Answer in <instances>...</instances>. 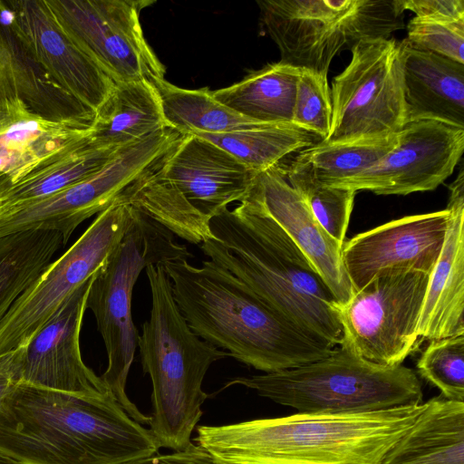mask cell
Returning a JSON list of instances; mask_svg holds the SVG:
<instances>
[{"instance_id":"23","label":"cell","mask_w":464,"mask_h":464,"mask_svg":"<svg viewBox=\"0 0 464 464\" xmlns=\"http://www.w3.org/2000/svg\"><path fill=\"white\" fill-rule=\"evenodd\" d=\"M380 464H464V402L441 395L426 401Z\"/></svg>"},{"instance_id":"38","label":"cell","mask_w":464,"mask_h":464,"mask_svg":"<svg viewBox=\"0 0 464 464\" xmlns=\"http://www.w3.org/2000/svg\"><path fill=\"white\" fill-rule=\"evenodd\" d=\"M25 346L0 354V402L21 381Z\"/></svg>"},{"instance_id":"27","label":"cell","mask_w":464,"mask_h":464,"mask_svg":"<svg viewBox=\"0 0 464 464\" xmlns=\"http://www.w3.org/2000/svg\"><path fill=\"white\" fill-rule=\"evenodd\" d=\"M194 135L215 143L256 173L323 141L315 133L295 123H259L230 132Z\"/></svg>"},{"instance_id":"14","label":"cell","mask_w":464,"mask_h":464,"mask_svg":"<svg viewBox=\"0 0 464 464\" xmlns=\"http://www.w3.org/2000/svg\"><path fill=\"white\" fill-rule=\"evenodd\" d=\"M74 44L115 83L164 78L146 41L140 12L153 0H45Z\"/></svg>"},{"instance_id":"21","label":"cell","mask_w":464,"mask_h":464,"mask_svg":"<svg viewBox=\"0 0 464 464\" xmlns=\"http://www.w3.org/2000/svg\"><path fill=\"white\" fill-rule=\"evenodd\" d=\"M401 44L407 122L436 121L464 129V64Z\"/></svg>"},{"instance_id":"39","label":"cell","mask_w":464,"mask_h":464,"mask_svg":"<svg viewBox=\"0 0 464 464\" xmlns=\"http://www.w3.org/2000/svg\"><path fill=\"white\" fill-rule=\"evenodd\" d=\"M0 464H13V463L0 454Z\"/></svg>"},{"instance_id":"7","label":"cell","mask_w":464,"mask_h":464,"mask_svg":"<svg viewBox=\"0 0 464 464\" xmlns=\"http://www.w3.org/2000/svg\"><path fill=\"white\" fill-rule=\"evenodd\" d=\"M189 257L187 246L177 243L169 230L136 209L131 225L90 286L86 308L95 317L108 356L101 378L119 405L141 425H150L151 418L141 413L125 391L139 337L131 317L132 290L148 266Z\"/></svg>"},{"instance_id":"19","label":"cell","mask_w":464,"mask_h":464,"mask_svg":"<svg viewBox=\"0 0 464 464\" xmlns=\"http://www.w3.org/2000/svg\"><path fill=\"white\" fill-rule=\"evenodd\" d=\"M287 234L333 294L339 308L354 292L342 257L343 244L318 223L277 166L256 174L247 193Z\"/></svg>"},{"instance_id":"37","label":"cell","mask_w":464,"mask_h":464,"mask_svg":"<svg viewBox=\"0 0 464 464\" xmlns=\"http://www.w3.org/2000/svg\"><path fill=\"white\" fill-rule=\"evenodd\" d=\"M125 464H214V462L201 446L192 443L183 450L163 455L157 453Z\"/></svg>"},{"instance_id":"8","label":"cell","mask_w":464,"mask_h":464,"mask_svg":"<svg viewBox=\"0 0 464 464\" xmlns=\"http://www.w3.org/2000/svg\"><path fill=\"white\" fill-rule=\"evenodd\" d=\"M260 20L280 61L328 76L333 59L364 40L404 27L401 0H258Z\"/></svg>"},{"instance_id":"20","label":"cell","mask_w":464,"mask_h":464,"mask_svg":"<svg viewBox=\"0 0 464 464\" xmlns=\"http://www.w3.org/2000/svg\"><path fill=\"white\" fill-rule=\"evenodd\" d=\"M92 123L51 120L15 97L0 105V183L16 182L44 160L88 136Z\"/></svg>"},{"instance_id":"1","label":"cell","mask_w":464,"mask_h":464,"mask_svg":"<svg viewBox=\"0 0 464 464\" xmlns=\"http://www.w3.org/2000/svg\"><path fill=\"white\" fill-rule=\"evenodd\" d=\"M160 448L112 395L82 396L20 381L0 402V454L13 464H125Z\"/></svg>"},{"instance_id":"31","label":"cell","mask_w":464,"mask_h":464,"mask_svg":"<svg viewBox=\"0 0 464 464\" xmlns=\"http://www.w3.org/2000/svg\"><path fill=\"white\" fill-rule=\"evenodd\" d=\"M278 167L289 184L302 196L318 223L333 238L343 244L356 191L321 185L292 160L285 167L279 164Z\"/></svg>"},{"instance_id":"16","label":"cell","mask_w":464,"mask_h":464,"mask_svg":"<svg viewBox=\"0 0 464 464\" xmlns=\"http://www.w3.org/2000/svg\"><path fill=\"white\" fill-rule=\"evenodd\" d=\"M463 150L464 129L436 121L407 122L386 155L339 187L377 195L433 190L453 173Z\"/></svg>"},{"instance_id":"4","label":"cell","mask_w":464,"mask_h":464,"mask_svg":"<svg viewBox=\"0 0 464 464\" xmlns=\"http://www.w3.org/2000/svg\"><path fill=\"white\" fill-rule=\"evenodd\" d=\"M162 266L191 331L247 366L265 373L280 372L320 360L335 348L308 337L211 260L195 266L177 258Z\"/></svg>"},{"instance_id":"30","label":"cell","mask_w":464,"mask_h":464,"mask_svg":"<svg viewBox=\"0 0 464 464\" xmlns=\"http://www.w3.org/2000/svg\"><path fill=\"white\" fill-rule=\"evenodd\" d=\"M397 132L348 142H320L291 159L319 184L343 185L377 163L396 144Z\"/></svg>"},{"instance_id":"28","label":"cell","mask_w":464,"mask_h":464,"mask_svg":"<svg viewBox=\"0 0 464 464\" xmlns=\"http://www.w3.org/2000/svg\"><path fill=\"white\" fill-rule=\"evenodd\" d=\"M149 82L157 91L167 126L183 136L225 133L259 124L220 103L208 88L185 89L165 78Z\"/></svg>"},{"instance_id":"32","label":"cell","mask_w":464,"mask_h":464,"mask_svg":"<svg viewBox=\"0 0 464 464\" xmlns=\"http://www.w3.org/2000/svg\"><path fill=\"white\" fill-rule=\"evenodd\" d=\"M416 367L442 397L464 402V334L430 341Z\"/></svg>"},{"instance_id":"40","label":"cell","mask_w":464,"mask_h":464,"mask_svg":"<svg viewBox=\"0 0 464 464\" xmlns=\"http://www.w3.org/2000/svg\"><path fill=\"white\" fill-rule=\"evenodd\" d=\"M2 202L0 201V215H1V211H2Z\"/></svg>"},{"instance_id":"3","label":"cell","mask_w":464,"mask_h":464,"mask_svg":"<svg viewBox=\"0 0 464 464\" xmlns=\"http://www.w3.org/2000/svg\"><path fill=\"white\" fill-rule=\"evenodd\" d=\"M425 408L359 413H302L221 426L194 439L214 464H380Z\"/></svg>"},{"instance_id":"36","label":"cell","mask_w":464,"mask_h":464,"mask_svg":"<svg viewBox=\"0 0 464 464\" xmlns=\"http://www.w3.org/2000/svg\"><path fill=\"white\" fill-rule=\"evenodd\" d=\"M19 97L14 59L5 34L0 25V105Z\"/></svg>"},{"instance_id":"25","label":"cell","mask_w":464,"mask_h":464,"mask_svg":"<svg viewBox=\"0 0 464 464\" xmlns=\"http://www.w3.org/2000/svg\"><path fill=\"white\" fill-rule=\"evenodd\" d=\"M299 73L300 69L272 63L212 93L220 103L252 121L294 123Z\"/></svg>"},{"instance_id":"29","label":"cell","mask_w":464,"mask_h":464,"mask_svg":"<svg viewBox=\"0 0 464 464\" xmlns=\"http://www.w3.org/2000/svg\"><path fill=\"white\" fill-rule=\"evenodd\" d=\"M63 246L62 235L50 230L0 237V323L17 298L55 260Z\"/></svg>"},{"instance_id":"5","label":"cell","mask_w":464,"mask_h":464,"mask_svg":"<svg viewBox=\"0 0 464 464\" xmlns=\"http://www.w3.org/2000/svg\"><path fill=\"white\" fill-rule=\"evenodd\" d=\"M151 292V310L138 337L143 372L152 382L150 430L160 447L179 451L189 447L191 434L208 398L203 379L210 365L228 352L195 334L172 294L162 264L146 268Z\"/></svg>"},{"instance_id":"17","label":"cell","mask_w":464,"mask_h":464,"mask_svg":"<svg viewBox=\"0 0 464 464\" xmlns=\"http://www.w3.org/2000/svg\"><path fill=\"white\" fill-rule=\"evenodd\" d=\"M450 218L447 208L407 216L344 241L342 257L353 292L392 269L431 274L445 241Z\"/></svg>"},{"instance_id":"35","label":"cell","mask_w":464,"mask_h":464,"mask_svg":"<svg viewBox=\"0 0 464 464\" xmlns=\"http://www.w3.org/2000/svg\"><path fill=\"white\" fill-rule=\"evenodd\" d=\"M404 10L415 17L446 23H464L463 0H401Z\"/></svg>"},{"instance_id":"41","label":"cell","mask_w":464,"mask_h":464,"mask_svg":"<svg viewBox=\"0 0 464 464\" xmlns=\"http://www.w3.org/2000/svg\"><path fill=\"white\" fill-rule=\"evenodd\" d=\"M3 176H0V179L2 178Z\"/></svg>"},{"instance_id":"2","label":"cell","mask_w":464,"mask_h":464,"mask_svg":"<svg viewBox=\"0 0 464 464\" xmlns=\"http://www.w3.org/2000/svg\"><path fill=\"white\" fill-rule=\"evenodd\" d=\"M200 244L209 260L243 281L308 337L329 347L343 343L340 308L304 253L248 194L209 221Z\"/></svg>"},{"instance_id":"33","label":"cell","mask_w":464,"mask_h":464,"mask_svg":"<svg viewBox=\"0 0 464 464\" xmlns=\"http://www.w3.org/2000/svg\"><path fill=\"white\" fill-rule=\"evenodd\" d=\"M332 97L327 76L300 70L294 108V123L318 135L330 133Z\"/></svg>"},{"instance_id":"10","label":"cell","mask_w":464,"mask_h":464,"mask_svg":"<svg viewBox=\"0 0 464 464\" xmlns=\"http://www.w3.org/2000/svg\"><path fill=\"white\" fill-rule=\"evenodd\" d=\"M168 183L162 225L193 244L211 237L209 221L248 193L256 172L215 143L185 135L159 171Z\"/></svg>"},{"instance_id":"24","label":"cell","mask_w":464,"mask_h":464,"mask_svg":"<svg viewBox=\"0 0 464 464\" xmlns=\"http://www.w3.org/2000/svg\"><path fill=\"white\" fill-rule=\"evenodd\" d=\"M167 127L150 82H119L95 112L90 138L98 148L118 150Z\"/></svg>"},{"instance_id":"13","label":"cell","mask_w":464,"mask_h":464,"mask_svg":"<svg viewBox=\"0 0 464 464\" xmlns=\"http://www.w3.org/2000/svg\"><path fill=\"white\" fill-rule=\"evenodd\" d=\"M136 209L116 201L98 214L76 242L14 303L0 323V354L27 344L62 304L107 261Z\"/></svg>"},{"instance_id":"12","label":"cell","mask_w":464,"mask_h":464,"mask_svg":"<svg viewBox=\"0 0 464 464\" xmlns=\"http://www.w3.org/2000/svg\"><path fill=\"white\" fill-rule=\"evenodd\" d=\"M430 276L392 269L355 292L340 308L341 345L373 364L401 365L420 343L417 329Z\"/></svg>"},{"instance_id":"11","label":"cell","mask_w":464,"mask_h":464,"mask_svg":"<svg viewBox=\"0 0 464 464\" xmlns=\"http://www.w3.org/2000/svg\"><path fill=\"white\" fill-rule=\"evenodd\" d=\"M350 51V63L332 82L331 130L322 142L384 137L407 123L400 42L364 40Z\"/></svg>"},{"instance_id":"15","label":"cell","mask_w":464,"mask_h":464,"mask_svg":"<svg viewBox=\"0 0 464 464\" xmlns=\"http://www.w3.org/2000/svg\"><path fill=\"white\" fill-rule=\"evenodd\" d=\"M0 24L53 81L95 114L115 82L59 26L45 0H0Z\"/></svg>"},{"instance_id":"34","label":"cell","mask_w":464,"mask_h":464,"mask_svg":"<svg viewBox=\"0 0 464 464\" xmlns=\"http://www.w3.org/2000/svg\"><path fill=\"white\" fill-rule=\"evenodd\" d=\"M406 42L464 64V23L437 22L418 17L407 24Z\"/></svg>"},{"instance_id":"26","label":"cell","mask_w":464,"mask_h":464,"mask_svg":"<svg viewBox=\"0 0 464 464\" xmlns=\"http://www.w3.org/2000/svg\"><path fill=\"white\" fill-rule=\"evenodd\" d=\"M118 150L96 147L89 134L57 151L16 182L0 183L2 207L41 198L76 184L101 169Z\"/></svg>"},{"instance_id":"22","label":"cell","mask_w":464,"mask_h":464,"mask_svg":"<svg viewBox=\"0 0 464 464\" xmlns=\"http://www.w3.org/2000/svg\"><path fill=\"white\" fill-rule=\"evenodd\" d=\"M446 208L450 218L420 315V343L464 334V203Z\"/></svg>"},{"instance_id":"18","label":"cell","mask_w":464,"mask_h":464,"mask_svg":"<svg viewBox=\"0 0 464 464\" xmlns=\"http://www.w3.org/2000/svg\"><path fill=\"white\" fill-rule=\"evenodd\" d=\"M93 276L78 287L25 345L21 381L89 397L111 395L82 361L80 333Z\"/></svg>"},{"instance_id":"9","label":"cell","mask_w":464,"mask_h":464,"mask_svg":"<svg viewBox=\"0 0 464 464\" xmlns=\"http://www.w3.org/2000/svg\"><path fill=\"white\" fill-rule=\"evenodd\" d=\"M182 135L164 128L121 148L97 172L49 196L2 207L0 237L30 230L60 233L63 246L76 227L100 214L134 183L161 169Z\"/></svg>"},{"instance_id":"6","label":"cell","mask_w":464,"mask_h":464,"mask_svg":"<svg viewBox=\"0 0 464 464\" xmlns=\"http://www.w3.org/2000/svg\"><path fill=\"white\" fill-rule=\"evenodd\" d=\"M243 385L302 413H359L422 403V385L402 364L369 362L343 345L313 362L276 372L237 377Z\"/></svg>"}]
</instances>
